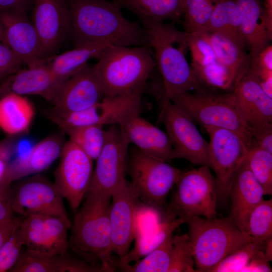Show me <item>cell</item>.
Segmentation results:
<instances>
[{
	"label": "cell",
	"mask_w": 272,
	"mask_h": 272,
	"mask_svg": "<svg viewBox=\"0 0 272 272\" xmlns=\"http://www.w3.org/2000/svg\"><path fill=\"white\" fill-rule=\"evenodd\" d=\"M71 15V35L75 47L92 43L119 46L148 45L139 23L122 15L113 1L66 0Z\"/></svg>",
	"instance_id": "6da1fadb"
},
{
	"label": "cell",
	"mask_w": 272,
	"mask_h": 272,
	"mask_svg": "<svg viewBox=\"0 0 272 272\" xmlns=\"http://www.w3.org/2000/svg\"><path fill=\"white\" fill-rule=\"evenodd\" d=\"M139 20L161 76L162 109L179 94L207 89L198 81L186 58L187 33L178 29L173 22Z\"/></svg>",
	"instance_id": "7a4b0ae2"
},
{
	"label": "cell",
	"mask_w": 272,
	"mask_h": 272,
	"mask_svg": "<svg viewBox=\"0 0 272 272\" xmlns=\"http://www.w3.org/2000/svg\"><path fill=\"white\" fill-rule=\"evenodd\" d=\"M72 223L69 248L87 261L114 271L109 207L111 193H87Z\"/></svg>",
	"instance_id": "3957f363"
},
{
	"label": "cell",
	"mask_w": 272,
	"mask_h": 272,
	"mask_svg": "<svg viewBox=\"0 0 272 272\" xmlns=\"http://www.w3.org/2000/svg\"><path fill=\"white\" fill-rule=\"evenodd\" d=\"M148 45H110L102 52L94 71L104 96L114 97L145 91L156 66Z\"/></svg>",
	"instance_id": "277c9868"
},
{
	"label": "cell",
	"mask_w": 272,
	"mask_h": 272,
	"mask_svg": "<svg viewBox=\"0 0 272 272\" xmlns=\"http://www.w3.org/2000/svg\"><path fill=\"white\" fill-rule=\"evenodd\" d=\"M196 271H209L250 241L232 217H198L186 222Z\"/></svg>",
	"instance_id": "5b68a950"
},
{
	"label": "cell",
	"mask_w": 272,
	"mask_h": 272,
	"mask_svg": "<svg viewBox=\"0 0 272 272\" xmlns=\"http://www.w3.org/2000/svg\"><path fill=\"white\" fill-rule=\"evenodd\" d=\"M171 102L205 129L216 127L230 130L239 137L247 147L250 145L249 128L240 113L232 91L220 93L205 89L186 92L175 96Z\"/></svg>",
	"instance_id": "8992f818"
},
{
	"label": "cell",
	"mask_w": 272,
	"mask_h": 272,
	"mask_svg": "<svg viewBox=\"0 0 272 272\" xmlns=\"http://www.w3.org/2000/svg\"><path fill=\"white\" fill-rule=\"evenodd\" d=\"M183 170L129 148L128 174L136 197L144 206L160 210Z\"/></svg>",
	"instance_id": "52a82bcc"
},
{
	"label": "cell",
	"mask_w": 272,
	"mask_h": 272,
	"mask_svg": "<svg viewBox=\"0 0 272 272\" xmlns=\"http://www.w3.org/2000/svg\"><path fill=\"white\" fill-rule=\"evenodd\" d=\"M174 186L166 217L181 218L186 223L201 216L207 219L216 217L217 184L209 166L183 170Z\"/></svg>",
	"instance_id": "ba28073f"
},
{
	"label": "cell",
	"mask_w": 272,
	"mask_h": 272,
	"mask_svg": "<svg viewBox=\"0 0 272 272\" xmlns=\"http://www.w3.org/2000/svg\"><path fill=\"white\" fill-rule=\"evenodd\" d=\"M9 198L14 213L22 217L33 214L52 216L72 225L60 192L54 183L40 174L11 183Z\"/></svg>",
	"instance_id": "9c48e42d"
},
{
	"label": "cell",
	"mask_w": 272,
	"mask_h": 272,
	"mask_svg": "<svg viewBox=\"0 0 272 272\" xmlns=\"http://www.w3.org/2000/svg\"><path fill=\"white\" fill-rule=\"evenodd\" d=\"M159 117L172 145L173 159H183L210 167L209 143L185 112L170 102L161 110Z\"/></svg>",
	"instance_id": "30bf717a"
},
{
	"label": "cell",
	"mask_w": 272,
	"mask_h": 272,
	"mask_svg": "<svg viewBox=\"0 0 272 272\" xmlns=\"http://www.w3.org/2000/svg\"><path fill=\"white\" fill-rule=\"evenodd\" d=\"M144 92L142 90L119 96H104L92 106L76 112L55 111L51 120L59 127L118 125L131 114L140 112Z\"/></svg>",
	"instance_id": "8fae6325"
},
{
	"label": "cell",
	"mask_w": 272,
	"mask_h": 272,
	"mask_svg": "<svg viewBox=\"0 0 272 272\" xmlns=\"http://www.w3.org/2000/svg\"><path fill=\"white\" fill-rule=\"evenodd\" d=\"M210 138V168L215 173L218 198L229 196L231 184L239 166L246 157L247 147L234 132L224 128H205Z\"/></svg>",
	"instance_id": "7c38bea8"
},
{
	"label": "cell",
	"mask_w": 272,
	"mask_h": 272,
	"mask_svg": "<svg viewBox=\"0 0 272 272\" xmlns=\"http://www.w3.org/2000/svg\"><path fill=\"white\" fill-rule=\"evenodd\" d=\"M54 172V184L74 212L85 198L93 172V160L71 141L64 143Z\"/></svg>",
	"instance_id": "4fadbf2b"
},
{
	"label": "cell",
	"mask_w": 272,
	"mask_h": 272,
	"mask_svg": "<svg viewBox=\"0 0 272 272\" xmlns=\"http://www.w3.org/2000/svg\"><path fill=\"white\" fill-rule=\"evenodd\" d=\"M71 226L60 218L42 214L22 217L19 222L25 248L50 256L60 255L67 251L68 231Z\"/></svg>",
	"instance_id": "5bb4252c"
},
{
	"label": "cell",
	"mask_w": 272,
	"mask_h": 272,
	"mask_svg": "<svg viewBox=\"0 0 272 272\" xmlns=\"http://www.w3.org/2000/svg\"><path fill=\"white\" fill-rule=\"evenodd\" d=\"M129 146L118 126L113 125L106 130L104 145L96 160L87 193L111 194L119 183L126 179Z\"/></svg>",
	"instance_id": "9a60e30c"
},
{
	"label": "cell",
	"mask_w": 272,
	"mask_h": 272,
	"mask_svg": "<svg viewBox=\"0 0 272 272\" xmlns=\"http://www.w3.org/2000/svg\"><path fill=\"white\" fill-rule=\"evenodd\" d=\"M3 41L27 67L45 63L47 57L26 12L0 11Z\"/></svg>",
	"instance_id": "2e32d148"
},
{
	"label": "cell",
	"mask_w": 272,
	"mask_h": 272,
	"mask_svg": "<svg viewBox=\"0 0 272 272\" xmlns=\"http://www.w3.org/2000/svg\"><path fill=\"white\" fill-rule=\"evenodd\" d=\"M139 200L126 179L112 191L109 207L112 251L119 258L126 255L135 235Z\"/></svg>",
	"instance_id": "e0dca14e"
},
{
	"label": "cell",
	"mask_w": 272,
	"mask_h": 272,
	"mask_svg": "<svg viewBox=\"0 0 272 272\" xmlns=\"http://www.w3.org/2000/svg\"><path fill=\"white\" fill-rule=\"evenodd\" d=\"M32 23L45 55L50 56L70 34L71 15L66 0H34Z\"/></svg>",
	"instance_id": "ac0fdd59"
},
{
	"label": "cell",
	"mask_w": 272,
	"mask_h": 272,
	"mask_svg": "<svg viewBox=\"0 0 272 272\" xmlns=\"http://www.w3.org/2000/svg\"><path fill=\"white\" fill-rule=\"evenodd\" d=\"M104 96L94 65L87 64L62 83L52 102L57 111L76 112L92 106Z\"/></svg>",
	"instance_id": "d6986e66"
},
{
	"label": "cell",
	"mask_w": 272,
	"mask_h": 272,
	"mask_svg": "<svg viewBox=\"0 0 272 272\" xmlns=\"http://www.w3.org/2000/svg\"><path fill=\"white\" fill-rule=\"evenodd\" d=\"M128 143L143 153L158 160L170 163L173 147L166 132L140 115L131 114L117 125Z\"/></svg>",
	"instance_id": "ffe728a7"
},
{
	"label": "cell",
	"mask_w": 272,
	"mask_h": 272,
	"mask_svg": "<svg viewBox=\"0 0 272 272\" xmlns=\"http://www.w3.org/2000/svg\"><path fill=\"white\" fill-rule=\"evenodd\" d=\"M64 143L57 135L41 140L24 156L10 161L1 183L10 185L21 179L40 174L59 157Z\"/></svg>",
	"instance_id": "44dd1931"
},
{
	"label": "cell",
	"mask_w": 272,
	"mask_h": 272,
	"mask_svg": "<svg viewBox=\"0 0 272 272\" xmlns=\"http://www.w3.org/2000/svg\"><path fill=\"white\" fill-rule=\"evenodd\" d=\"M61 84L47 64L27 67L20 69L0 82V98L14 93L21 96L38 95L52 102Z\"/></svg>",
	"instance_id": "7402d4cb"
},
{
	"label": "cell",
	"mask_w": 272,
	"mask_h": 272,
	"mask_svg": "<svg viewBox=\"0 0 272 272\" xmlns=\"http://www.w3.org/2000/svg\"><path fill=\"white\" fill-rule=\"evenodd\" d=\"M263 195V189L250 170L245 158L236 171L228 196L231 200L230 215L246 236L250 214L264 199Z\"/></svg>",
	"instance_id": "603a6c76"
},
{
	"label": "cell",
	"mask_w": 272,
	"mask_h": 272,
	"mask_svg": "<svg viewBox=\"0 0 272 272\" xmlns=\"http://www.w3.org/2000/svg\"><path fill=\"white\" fill-rule=\"evenodd\" d=\"M232 91L249 129L272 123V97L253 78L245 73Z\"/></svg>",
	"instance_id": "cb8c5ba5"
},
{
	"label": "cell",
	"mask_w": 272,
	"mask_h": 272,
	"mask_svg": "<svg viewBox=\"0 0 272 272\" xmlns=\"http://www.w3.org/2000/svg\"><path fill=\"white\" fill-rule=\"evenodd\" d=\"M241 14L240 35L250 55H255L270 44V35L263 17L261 0H235Z\"/></svg>",
	"instance_id": "d4e9b609"
},
{
	"label": "cell",
	"mask_w": 272,
	"mask_h": 272,
	"mask_svg": "<svg viewBox=\"0 0 272 272\" xmlns=\"http://www.w3.org/2000/svg\"><path fill=\"white\" fill-rule=\"evenodd\" d=\"M105 43H92L75 47L61 54L53 56L47 64L55 78L61 83L75 75L92 58H99L109 46Z\"/></svg>",
	"instance_id": "484cf974"
},
{
	"label": "cell",
	"mask_w": 272,
	"mask_h": 272,
	"mask_svg": "<svg viewBox=\"0 0 272 272\" xmlns=\"http://www.w3.org/2000/svg\"><path fill=\"white\" fill-rule=\"evenodd\" d=\"M34 116L33 106L24 96L9 93L0 98V127L6 133L26 132Z\"/></svg>",
	"instance_id": "4316f807"
},
{
	"label": "cell",
	"mask_w": 272,
	"mask_h": 272,
	"mask_svg": "<svg viewBox=\"0 0 272 272\" xmlns=\"http://www.w3.org/2000/svg\"><path fill=\"white\" fill-rule=\"evenodd\" d=\"M197 32L208 39L217 60L232 71L239 81L247 71L251 60V55L245 53V47L221 33L207 31Z\"/></svg>",
	"instance_id": "83f0119b"
},
{
	"label": "cell",
	"mask_w": 272,
	"mask_h": 272,
	"mask_svg": "<svg viewBox=\"0 0 272 272\" xmlns=\"http://www.w3.org/2000/svg\"><path fill=\"white\" fill-rule=\"evenodd\" d=\"M184 0H122L119 5L139 19L163 22L178 21L183 17Z\"/></svg>",
	"instance_id": "f1b7e54d"
},
{
	"label": "cell",
	"mask_w": 272,
	"mask_h": 272,
	"mask_svg": "<svg viewBox=\"0 0 272 272\" xmlns=\"http://www.w3.org/2000/svg\"><path fill=\"white\" fill-rule=\"evenodd\" d=\"M240 25L241 14L235 1L216 0L210 19L202 31L224 34L245 47L240 35Z\"/></svg>",
	"instance_id": "f546056e"
},
{
	"label": "cell",
	"mask_w": 272,
	"mask_h": 272,
	"mask_svg": "<svg viewBox=\"0 0 272 272\" xmlns=\"http://www.w3.org/2000/svg\"><path fill=\"white\" fill-rule=\"evenodd\" d=\"M184 223L185 222L182 219L166 217L163 221L157 224L152 230L139 235L133 248L118 260L128 263L140 259L157 248L169 236L173 234L177 227Z\"/></svg>",
	"instance_id": "4dcf8cb0"
},
{
	"label": "cell",
	"mask_w": 272,
	"mask_h": 272,
	"mask_svg": "<svg viewBox=\"0 0 272 272\" xmlns=\"http://www.w3.org/2000/svg\"><path fill=\"white\" fill-rule=\"evenodd\" d=\"M173 234L133 264L114 259L115 270L126 272H169L173 248Z\"/></svg>",
	"instance_id": "1f68e13d"
},
{
	"label": "cell",
	"mask_w": 272,
	"mask_h": 272,
	"mask_svg": "<svg viewBox=\"0 0 272 272\" xmlns=\"http://www.w3.org/2000/svg\"><path fill=\"white\" fill-rule=\"evenodd\" d=\"M100 125L59 127L74 143L93 160L100 155L105 141L106 130Z\"/></svg>",
	"instance_id": "d6a6232c"
},
{
	"label": "cell",
	"mask_w": 272,
	"mask_h": 272,
	"mask_svg": "<svg viewBox=\"0 0 272 272\" xmlns=\"http://www.w3.org/2000/svg\"><path fill=\"white\" fill-rule=\"evenodd\" d=\"M190 65L198 81L207 89L231 91L238 81L236 74L217 60L205 65L192 62Z\"/></svg>",
	"instance_id": "836d02e7"
},
{
	"label": "cell",
	"mask_w": 272,
	"mask_h": 272,
	"mask_svg": "<svg viewBox=\"0 0 272 272\" xmlns=\"http://www.w3.org/2000/svg\"><path fill=\"white\" fill-rule=\"evenodd\" d=\"M250 241L265 242L272 238V200L263 199L252 211L246 228Z\"/></svg>",
	"instance_id": "e575fe53"
},
{
	"label": "cell",
	"mask_w": 272,
	"mask_h": 272,
	"mask_svg": "<svg viewBox=\"0 0 272 272\" xmlns=\"http://www.w3.org/2000/svg\"><path fill=\"white\" fill-rule=\"evenodd\" d=\"M246 161L252 174L261 185L264 195L272 194V154L254 145L247 147Z\"/></svg>",
	"instance_id": "d590c367"
},
{
	"label": "cell",
	"mask_w": 272,
	"mask_h": 272,
	"mask_svg": "<svg viewBox=\"0 0 272 272\" xmlns=\"http://www.w3.org/2000/svg\"><path fill=\"white\" fill-rule=\"evenodd\" d=\"M216 0H184L183 17L185 32L205 29L213 12Z\"/></svg>",
	"instance_id": "8d00e7d4"
},
{
	"label": "cell",
	"mask_w": 272,
	"mask_h": 272,
	"mask_svg": "<svg viewBox=\"0 0 272 272\" xmlns=\"http://www.w3.org/2000/svg\"><path fill=\"white\" fill-rule=\"evenodd\" d=\"M57 256L40 254L22 249L11 272H57Z\"/></svg>",
	"instance_id": "74e56055"
},
{
	"label": "cell",
	"mask_w": 272,
	"mask_h": 272,
	"mask_svg": "<svg viewBox=\"0 0 272 272\" xmlns=\"http://www.w3.org/2000/svg\"><path fill=\"white\" fill-rule=\"evenodd\" d=\"M265 242H249L226 256L210 272H240L258 250L263 249Z\"/></svg>",
	"instance_id": "f35d334b"
},
{
	"label": "cell",
	"mask_w": 272,
	"mask_h": 272,
	"mask_svg": "<svg viewBox=\"0 0 272 272\" xmlns=\"http://www.w3.org/2000/svg\"><path fill=\"white\" fill-rule=\"evenodd\" d=\"M193 251L188 234L174 235L169 272H194Z\"/></svg>",
	"instance_id": "ab89813d"
},
{
	"label": "cell",
	"mask_w": 272,
	"mask_h": 272,
	"mask_svg": "<svg viewBox=\"0 0 272 272\" xmlns=\"http://www.w3.org/2000/svg\"><path fill=\"white\" fill-rule=\"evenodd\" d=\"M19 220L20 218L9 237L0 247V272L10 271L24 246L19 229Z\"/></svg>",
	"instance_id": "60d3db41"
},
{
	"label": "cell",
	"mask_w": 272,
	"mask_h": 272,
	"mask_svg": "<svg viewBox=\"0 0 272 272\" xmlns=\"http://www.w3.org/2000/svg\"><path fill=\"white\" fill-rule=\"evenodd\" d=\"M187 33V45L191 52L192 63L205 65L217 60L211 44L201 33Z\"/></svg>",
	"instance_id": "b9f144b4"
},
{
	"label": "cell",
	"mask_w": 272,
	"mask_h": 272,
	"mask_svg": "<svg viewBox=\"0 0 272 272\" xmlns=\"http://www.w3.org/2000/svg\"><path fill=\"white\" fill-rule=\"evenodd\" d=\"M57 272H101L104 271L99 265L90 263L79 256L67 253L57 255Z\"/></svg>",
	"instance_id": "7bdbcfd3"
},
{
	"label": "cell",
	"mask_w": 272,
	"mask_h": 272,
	"mask_svg": "<svg viewBox=\"0 0 272 272\" xmlns=\"http://www.w3.org/2000/svg\"><path fill=\"white\" fill-rule=\"evenodd\" d=\"M22 64L12 50L0 41V82L21 69Z\"/></svg>",
	"instance_id": "ee69618b"
},
{
	"label": "cell",
	"mask_w": 272,
	"mask_h": 272,
	"mask_svg": "<svg viewBox=\"0 0 272 272\" xmlns=\"http://www.w3.org/2000/svg\"><path fill=\"white\" fill-rule=\"evenodd\" d=\"M251 145H254L272 154V123L250 128Z\"/></svg>",
	"instance_id": "f6af8a7d"
},
{
	"label": "cell",
	"mask_w": 272,
	"mask_h": 272,
	"mask_svg": "<svg viewBox=\"0 0 272 272\" xmlns=\"http://www.w3.org/2000/svg\"><path fill=\"white\" fill-rule=\"evenodd\" d=\"M10 186L0 183V224L15 218L9 198Z\"/></svg>",
	"instance_id": "bcb514c9"
},
{
	"label": "cell",
	"mask_w": 272,
	"mask_h": 272,
	"mask_svg": "<svg viewBox=\"0 0 272 272\" xmlns=\"http://www.w3.org/2000/svg\"><path fill=\"white\" fill-rule=\"evenodd\" d=\"M263 249L258 250L240 272H269L271 268Z\"/></svg>",
	"instance_id": "7dc6e473"
},
{
	"label": "cell",
	"mask_w": 272,
	"mask_h": 272,
	"mask_svg": "<svg viewBox=\"0 0 272 272\" xmlns=\"http://www.w3.org/2000/svg\"><path fill=\"white\" fill-rule=\"evenodd\" d=\"M32 0H0V11L26 12Z\"/></svg>",
	"instance_id": "c3c4849f"
},
{
	"label": "cell",
	"mask_w": 272,
	"mask_h": 272,
	"mask_svg": "<svg viewBox=\"0 0 272 272\" xmlns=\"http://www.w3.org/2000/svg\"><path fill=\"white\" fill-rule=\"evenodd\" d=\"M10 144L0 143V183L4 176L8 164L10 162L12 151Z\"/></svg>",
	"instance_id": "681fc988"
},
{
	"label": "cell",
	"mask_w": 272,
	"mask_h": 272,
	"mask_svg": "<svg viewBox=\"0 0 272 272\" xmlns=\"http://www.w3.org/2000/svg\"><path fill=\"white\" fill-rule=\"evenodd\" d=\"M19 218L15 217L14 220L10 222L0 224V247L12 232L18 221Z\"/></svg>",
	"instance_id": "f907efd6"
},
{
	"label": "cell",
	"mask_w": 272,
	"mask_h": 272,
	"mask_svg": "<svg viewBox=\"0 0 272 272\" xmlns=\"http://www.w3.org/2000/svg\"><path fill=\"white\" fill-rule=\"evenodd\" d=\"M263 10L266 28L272 36V0H264Z\"/></svg>",
	"instance_id": "816d5d0a"
},
{
	"label": "cell",
	"mask_w": 272,
	"mask_h": 272,
	"mask_svg": "<svg viewBox=\"0 0 272 272\" xmlns=\"http://www.w3.org/2000/svg\"><path fill=\"white\" fill-rule=\"evenodd\" d=\"M263 251L267 260L270 262L272 260V238L265 241Z\"/></svg>",
	"instance_id": "f5cc1de1"
},
{
	"label": "cell",
	"mask_w": 272,
	"mask_h": 272,
	"mask_svg": "<svg viewBox=\"0 0 272 272\" xmlns=\"http://www.w3.org/2000/svg\"><path fill=\"white\" fill-rule=\"evenodd\" d=\"M3 41V30L2 26L0 25V41Z\"/></svg>",
	"instance_id": "db71d44e"
},
{
	"label": "cell",
	"mask_w": 272,
	"mask_h": 272,
	"mask_svg": "<svg viewBox=\"0 0 272 272\" xmlns=\"http://www.w3.org/2000/svg\"><path fill=\"white\" fill-rule=\"evenodd\" d=\"M114 2H117L119 4L122 0H113Z\"/></svg>",
	"instance_id": "11a10c76"
}]
</instances>
